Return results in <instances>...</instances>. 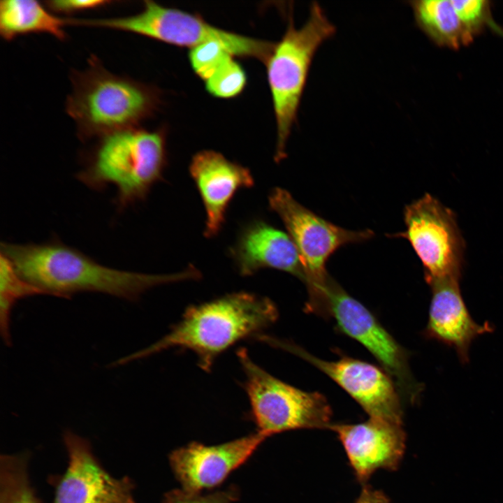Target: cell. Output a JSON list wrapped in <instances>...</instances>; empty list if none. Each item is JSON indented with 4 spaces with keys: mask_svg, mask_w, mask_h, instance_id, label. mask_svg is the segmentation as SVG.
<instances>
[{
    "mask_svg": "<svg viewBox=\"0 0 503 503\" xmlns=\"http://www.w3.org/2000/svg\"><path fill=\"white\" fill-rule=\"evenodd\" d=\"M1 253L23 279L43 294L61 298L80 292H98L133 301L152 287L201 276L194 267L170 275L114 269L56 240L41 244L2 242Z\"/></svg>",
    "mask_w": 503,
    "mask_h": 503,
    "instance_id": "obj_1",
    "label": "cell"
},
{
    "mask_svg": "<svg viewBox=\"0 0 503 503\" xmlns=\"http://www.w3.org/2000/svg\"><path fill=\"white\" fill-rule=\"evenodd\" d=\"M277 307L269 298L238 292L188 307L169 333L149 347L115 361L119 366L166 349L180 347L194 351L201 369L208 372L215 358L237 342L273 323Z\"/></svg>",
    "mask_w": 503,
    "mask_h": 503,
    "instance_id": "obj_2",
    "label": "cell"
},
{
    "mask_svg": "<svg viewBox=\"0 0 503 503\" xmlns=\"http://www.w3.org/2000/svg\"><path fill=\"white\" fill-rule=\"evenodd\" d=\"M71 80L66 111L82 140L136 128L157 105L154 89L111 73L95 55L83 71L71 73Z\"/></svg>",
    "mask_w": 503,
    "mask_h": 503,
    "instance_id": "obj_3",
    "label": "cell"
},
{
    "mask_svg": "<svg viewBox=\"0 0 503 503\" xmlns=\"http://www.w3.org/2000/svg\"><path fill=\"white\" fill-rule=\"evenodd\" d=\"M98 139L85 157L78 180L96 191L115 185V203L120 210L145 200L152 187L161 180L166 166L163 132L136 127Z\"/></svg>",
    "mask_w": 503,
    "mask_h": 503,
    "instance_id": "obj_4",
    "label": "cell"
},
{
    "mask_svg": "<svg viewBox=\"0 0 503 503\" xmlns=\"http://www.w3.org/2000/svg\"><path fill=\"white\" fill-rule=\"evenodd\" d=\"M309 11L307 21L299 28L295 27L289 13L286 31L275 43L265 62L276 121L277 162L286 156V143L297 119L315 54L336 32L319 3L312 2Z\"/></svg>",
    "mask_w": 503,
    "mask_h": 503,
    "instance_id": "obj_5",
    "label": "cell"
},
{
    "mask_svg": "<svg viewBox=\"0 0 503 503\" xmlns=\"http://www.w3.org/2000/svg\"><path fill=\"white\" fill-rule=\"evenodd\" d=\"M77 26L105 28L143 35L168 43L188 46L217 41L234 56L268 59L275 43L256 39L215 27L203 18L146 0L135 15L97 19H78Z\"/></svg>",
    "mask_w": 503,
    "mask_h": 503,
    "instance_id": "obj_6",
    "label": "cell"
},
{
    "mask_svg": "<svg viewBox=\"0 0 503 503\" xmlns=\"http://www.w3.org/2000/svg\"><path fill=\"white\" fill-rule=\"evenodd\" d=\"M237 355L258 432L268 437L297 429L329 428L331 408L322 394L299 389L275 377L256 365L245 349H240Z\"/></svg>",
    "mask_w": 503,
    "mask_h": 503,
    "instance_id": "obj_7",
    "label": "cell"
},
{
    "mask_svg": "<svg viewBox=\"0 0 503 503\" xmlns=\"http://www.w3.org/2000/svg\"><path fill=\"white\" fill-rule=\"evenodd\" d=\"M315 313L334 319L337 328L365 347L394 381L401 396L416 402L422 386L414 378L407 351L374 314L330 277L316 291Z\"/></svg>",
    "mask_w": 503,
    "mask_h": 503,
    "instance_id": "obj_8",
    "label": "cell"
},
{
    "mask_svg": "<svg viewBox=\"0 0 503 503\" xmlns=\"http://www.w3.org/2000/svg\"><path fill=\"white\" fill-rule=\"evenodd\" d=\"M406 230L393 235L406 238L423 268L428 284L460 279L464 241L454 213L429 194L406 206Z\"/></svg>",
    "mask_w": 503,
    "mask_h": 503,
    "instance_id": "obj_9",
    "label": "cell"
},
{
    "mask_svg": "<svg viewBox=\"0 0 503 503\" xmlns=\"http://www.w3.org/2000/svg\"><path fill=\"white\" fill-rule=\"evenodd\" d=\"M270 207L282 220L299 253L305 273L307 290L323 284L330 277L326 264L340 247L370 239V230L343 228L318 216L296 201L282 188L268 197Z\"/></svg>",
    "mask_w": 503,
    "mask_h": 503,
    "instance_id": "obj_10",
    "label": "cell"
},
{
    "mask_svg": "<svg viewBox=\"0 0 503 503\" xmlns=\"http://www.w3.org/2000/svg\"><path fill=\"white\" fill-rule=\"evenodd\" d=\"M257 338L312 364L344 390L370 418L402 424L400 394L384 369L347 356L336 360H322L291 342L265 335Z\"/></svg>",
    "mask_w": 503,
    "mask_h": 503,
    "instance_id": "obj_11",
    "label": "cell"
},
{
    "mask_svg": "<svg viewBox=\"0 0 503 503\" xmlns=\"http://www.w3.org/2000/svg\"><path fill=\"white\" fill-rule=\"evenodd\" d=\"M64 442L68 465L57 482L54 503H136L132 481L111 476L86 439L67 431Z\"/></svg>",
    "mask_w": 503,
    "mask_h": 503,
    "instance_id": "obj_12",
    "label": "cell"
},
{
    "mask_svg": "<svg viewBox=\"0 0 503 503\" xmlns=\"http://www.w3.org/2000/svg\"><path fill=\"white\" fill-rule=\"evenodd\" d=\"M266 438L257 431L217 445L192 442L172 452L170 465L183 490L202 493L221 484Z\"/></svg>",
    "mask_w": 503,
    "mask_h": 503,
    "instance_id": "obj_13",
    "label": "cell"
},
{
    "mask_svg": "<svg viewBox=\"0 0 503 503\" xmlns=\"http://www.w3.org/2000/svg\"><path fill=\"white\" fill-rule=\"evenodd\" d=\"M402 424L370 418L356 424H331L342 442L350 465L360 481L377 469H395L405 449Z\"/></svg>",
    "mask_w": 503,
    "mask_h": 503,
    "instance_id": "obj_14",
    "label": "cell"
},
{
    "mask_svg": "<svg viewBox=\"0 0 503 503\" xmlns=\"http://www.w3.org/2000/svg\"><path fill=\"white\" fill-rule=\"evenodd\" d=\"M189 171L205 209L204 234L213 237L224 223L234 194L240 188L253 186L254 178L247 168L212 150L198 152L192 158Z\"/></svg>",
    "mask_w": 503,
    "mask_h": 503,
    "instance_id": "obj_15",
    "label": "cell"
},
{
    "mask_svg": "<svg viewBox=\"0 0 503 503\" xmlns=\"http://www.w3.org/2000/svg\"><path fill=\"white\" fill-rule=\"evenodd\" d=\"M460 279H447L429 284L432 298L425 335L453 348L460 360H469V347L481 335L493 330L486 322L476 323L471 316L462 299Z\"/></svg>",
    "mask_w": 503,
    "mask_h": 503,
    "instance_id": "obj_16",
    "label": "cell"
},
{
    "mask_svg": "<svg viewBox=\"0 0 503 503\" xmlns=\"http://www.w3.org/2000/svg\"><path fill=\"white\" fill-rule=\"evenodd\" d=\"M231 254L241 275L262 268L284 271L305 282V273L298 249L289 234L262 220L247 224Z\"/></svg>",
    "mask_w": 503,
    "mask_h": 503,
    "instance_id": "obj_17",
    "label": "cell"
},
{
    "mask_svg": "<svg viewBox=\"0 0 503 503\" xmlns=\"http://www.w3.org/2000/svg\"><path fill=\"white\" fill-rule=\"evenodd\" d=\"M66 19L56 16L35 0L0 1V34L7 41L29 34H47L60 41L66 38Z\"/></svg>",
    "mask_w": 503,
    "mask_h": 503,
    "instance_id": "obj_18",
    "label": "cell"
},
{
    "mask_svg": "<svg viewBox=\"0 0 503 503\" xmlns=\"http://www.w3.org/2000/svg\"><path fill=\"white\" fill-rule=\"evenodd\" d=\"M416 24L434 43L458 49L474 38L467 31L451 0L409 1Z\"/></svg>",
    "mask_w": 503,
    "mask_h": 503,
    "instance_id": "obj_19",
    "label": "cell"
},
{
    "mask_svg": "<svg viewBox=\"0 0 503 503\" xmlns=\"http://www.w3.org/2000/svg\"><path fill=\"white\" fill-rule=\"evenodd\" d=\"M0 259V330L3 340L9 345L10 315L15 304L24 298L43 293L23 279L1 253Z\"/></svg>",
    "mask_w": 503,
    "mask_h": 503,
    "instance_id": "obj_20",
    "label": "cell"
},
{
    "mask_svg": "<svg viewBox=\"0 0 503 503\" xmlns=\"http://www.w3.org/2000/svg\"><path fill=\"white\" fill-rule=\"evenodd\" d=\"M0 503H40L30 483L26 455L1 456Z\"/></svg>",
    "mask_w": 503,
    "mask_h": 503,
    "instance_id": "obj_21",
    "label": "cell"
},
{
    "mask_svg": "<svg viewBox=\"0 0 503 503\" xmlns=\"http://www.w3.org/2000/svg\"><path fill=\"white\" fill-rule=\"evenodd\" d=\"M205 81L207 92L219 98L238 95L245 88L247 77L242 66L233 59L226 60Z\"/></svg>",
    "mask_w": 503,
    "mask_h": 503,
    "instance_id": "obj_22",
    "label": "cell"
},
{
    "mask_svg": "<svg viewBox=\"0 0 503 503\" xmlns=\"http://www.w3.org/2000/svg\"><path fill=\"white\" fill-rule=\"evenodd\" d=\"M234 55L222 43L210 41L196 45L189 53L190 64L195 73L206 80L226 60Z\"/></svg>",
    "mask_w": 503,
    "mask_h": 503,
    "instance_id": "obj_23",
    "label": "cell"
},
{
    "mask_svg": "<svg viewBox=\"0 0 503 503\" xmlns=\"http://www.w3.org/2000/svg\"><path fill=\"white\" fill-rule=\"evenodd\" d=\"M465 27L475 38L485 28L490 15V1L486 0H451Z\"/></svg>",
    "mask_w": 503,
    "mask_h": 503,
    "instance_id": "obj_24",
    "label": "cell"
},
{
    "mask_svg": "<svg viewBox=\"0 0 503 503\" xmlns=\"http://www.w3.org/2000/svg\"><path fill=\"white\" fill-rule=\"evenodd\" d=\"M238 497L235 487L207 495L189 492L182 488L168 492L163 503H232Z\"/></svg>",
    "mask_w": 503,
    "mask_h": 503,
    "instance_id": "obj_25",
    "label": "cell"
},
{
    "mask_svg": "<svg viewBox=\"0 0 503 503\" xmlns=\"http://www.w3.org/2000/svg\"><path fill=\"white\" fill-rule=\"evenodd\" d=\"M112 2L109 0H53L45 1V5L52 13L73 14L105 7Z\"/></svg>",
    "mask_w": 503,
    "mask_h": 503,
    "instance_id": "obj_26",
    "label": "cell"
},
{
    "mask_svg": "<svg viewBox=\"0 0 503 503\" xmlns=\"http://www.w3.org/2000/svg\"><path fill=\"white\" fill-rule=\"evenodd\" d=\"M354 503H391L386 495L370 488H364L361 494Z\"/></svg>",
    "mask_w": 503,
    "mask_h": 503,
    "instance_id": "obj_27",
    "label": "cell"
}]
</instances>
